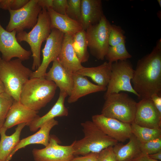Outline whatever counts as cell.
Masks as SVG:
<instances>
[{"instance_id":"6da1fadb","label":"cell","mask_w":161,"mask_h":161,"mask_svg":"<svg viewBox=\"0 0 161 161\" xmlns=\"http://www.w3.org/2000/svg\"><path fill=\"white\" fill-rule=\"evenodd\" d=\"M140 100L161 95V40L152 52L139 60L131 80Z\"/></svg>"},{"instance_id":"7a4b0ae2","label":"cell","mask_w":161,"mask_h":161,"mask_svg":"<svg viewBox=\"0 0 161 161\" xmlns=\"http://www.w3.org/2000/svg\"><path fill=\"white\" fill-rule=\"evenodd\" d=\"M57 88L54 82L44 77L30 78L23 86L19 102L32 110L38 111L53 99Z\"/></svg>"},{"instance_id":"3957f363","label":"cell","mask_w":161,"mask_h":161,"mask_svg":"<svg viewBox=\"0 0 161 161\" xmlns=\"http://www.w3.org/2000/svg\"><path fill=\"white\" fill-rule=\"evenodd\" d=\"M22 61L18 58L6 61L0 58V79L5 92L17 101H20L23 86L33 72L25 66Z\"/></svg>"},{"instance_id":"277c9868","label":"cell","mask_w":161,"mask_h":161,"mask_svg":"<svg viewBox=\"0 0 161 161\" xmlns=\"http://www.w3.org/2000/svg\"><path fill=\"white\" fill-rule=\"evenodd\" d=\"M84 134L83 137L73 142L75 156L84 155L91 153H98L109 146L118 143L106 134L92 121L81 123Z\"/></svg>"},{"instance_id":"5b68a950","label":"cell","mask_w":161,"mask_h":161,"mask_svg":"<svg viewBox=\"0 0 161 161\" xmlns=\"http://www.w3.org/2000/svg\"><path fill=\"white\" fill-rule=\"evenodd\" d=\"M51 29L47 10L42 9L38 15L36 24L30 32L22 31L17 32L16 38L18 42H26L30 47L33 58L32 67L33 70L37 69L41 64V45L49 35Z\"/></svg>"},{"instance_id":"8992f818","label":"cell","mask_w":161,"mask_h":161,"mask_svg":"<svg viewBox=\"0 0 161 161\" xmlns=\"http://www.w3.org/2000/svg\"><path fill=\"white\" fill-rule=\"evenodd\" d=\"M105 100L101 114L130 124L134 122L137 102L128 94L113 93Z\"/></svg>"},{"instance_id":"52a82bcc","label":"cell","mask_w":161,"mask_h":161,"mask_svg":"<svg viewBox=\"0 0 161 161\" xmlns=\"http://www.w3.org/2000/svg\"><path fill=\"white\" fill-rule=\"evenodd\" d=\"M112 25L103 15L98 23L85 30L88 47L91 54L98 60H103L107 53Z\"/></svg>"},{"instance_id":"ba28073f","label":"cell","mask_w":161,"mask_h":161,"mask_svg":"<svg viewBox=\"0 0 161 161\" xmlns=\"http://www.w3.org/2000/svg\"><path fill=\"white\" fill-rule=\"evenodd\" d=\"M134 72L132 64L127 60L113 63L110 78L104 96L105 99L112 93L121 91L132 93L138 97L131 84Z\"/></svg>"},{"instance_id":"9c48e42d","label":"cell","mask_w":161,"mask_h":161,"mask_svg":"<svg viewBox=\"0 0 161 161\" xmlns=\"http://www.w3.org/2000/svg\"><path fill=\"white\" fill-rule=\"evenodd\" d=\"M42 9L38 0H30L24 6L16 10H9L10 17L6 30L18 32L32 28L36 24Z\"/></svg>"},{"instance_id":"30bf717a","label":"cell","mask_w":161,"mask_h":161,"mask_svg":"<svg viewBox=\"0 0 161 161\" xmlns=\"http://www.w3.org/2000/svg\"><path fill=\"white\" fill-rule=\"evenodd\" d=\"M58 139L50 135L49 143L44 148H34L32 154L35 161H72L75 156L73 143L68 145L59 144Z\"/></svg>"},{"instance_id":"8fae6325","label":"cell","mask_w":161,"mask_h":161,"mask_svg":"<svg viewBox=\"0 0 161 161\" xmlns=\"http://www.w3.org/2000/svg\"><path fill=\"white\" fill-rule=\"evenodd\" d=\"M64 34L58 29L53 28L46 39L42 50L43 60L40 66L33 72L31 78L44 77L50 63L57 58L62 47Z\"/></svg>"},{"instance_id":"7c38bea8","label":"cell","mask_w":161,"mask_h":161,"mask_svg":"<svg viewBox=\"0 0 161 161\" xmlns=\"http://www.w3.org/2000/svg\"><path fill=\"white\" fill-rule=\"evenodd\" d=\"M92 121L106 134L118 142H125L132 134L131 124L102 114L92 116Z\"/></svg>"},{"instance_id":"4fadbf2b","label":"cell","mask_w":161,"mask_h":161,"mask_svg":"<svg viewBox=\"0 0 161 161\" xmlns=\"http://www.w3.org/2000/svg\"><path fill=\"white\" fill-rule=\"evenodd\" d=\"M16 33L15 30L7 31L0 22V52L2 58L5 61H10L14 57L24 61L29 59L31 54V51L25 49L19 44Z\"/></svg>"},{"instance_id":"5bb4252c","label":"cell","mask_w":161,"mask_h":161,"mask_svg":"<svg viewBox=\"0 0 161 161\" xmlns=\"http://www.w3.org/2000/svg\"><path fill=\"white\" fill-rule=\"evenodd\" d=\"M134 122L143 127L161 129V114L150 99L141 100L137 103Z\"/></svg>"},{"instance_id":"9a60e30c","label":"cell","mask_w":161,"mask_h":161,"mask_svg":"<svg viewBox=\"0 0 161 161\" xmlns=\"http://www.w3.org/2000/svg\"><path fill=\"white\" fill-rule=\"evenodd\" d=\"M38 111L32 110L25 106L19 101L14 100L11 106L3 126L7 129L15 125L26 123L30 124L39 117Z\"/></svg>"},{"instance_id":"2e32d148","label":"cell","mask_w":161,"mask_h":161,"mask_svg":"<svg viewBox=\"0 0 161 161\" xmlns=\"http://www.w3.org/2000/svg\"><path fill=\"white\" fill-rule=\"evenodd\" d=\"M73 73L65 69L57 59L53 62L44 78L54 82L60 89V92H65L69 96L73 85Z\"/></svg>"},{"instance_id":"e0dca14e","label":"cell","mask_w":161,"mask_h":161,"mask_svg":"<svg viewBox=\"0 0 161 161\" xmlns=\"http://www.w3.org/2000/svg\"><path fill=\"white\" fill-rule=\"evenodd\" d=\"M58 124V122L53 119L45 123L40 130L34 134L20 140L11 153L6 161H10L16 152L19 149L32 144H41L47 146L49 143L51 130Z\"/></svg>"},{"instance_id":"ac0fdd59","label":"cell","mask_w":161,"mask_h":161,"mask_svg":"<svg viewBox=\"0 0 161 161\" xmlns=\"http://www.w3.org/2000/svg\"><path fill=\"white\" fill-rule=\"evenodd\" d=\"M72 38V35L64 34L61 50L57 58L61 66L72 73L77 72L83 66L73 48Z\"/></svg>"},{"instance_id":"d6986e66","label":"cell","mask_w":161,"mask_h":161,"mask_svg":"<svg viewBox=\"0 0 161 161\" xmlns=\"http://www.w3.org/2000/svg\"><path fill=\"white\" fill-rule=\"evenodd\" d=\"M73 85L67 100L69 103L77 101L82 97L90 94L106 91L107 87L95 84L90 82L85 76L75 72L73 73Z\"/></svg>"},{"instance_id":"ffe728a7","label":"cell","mask_w":161,"mask_h":161,"mask_svg":"<svg viewBox=\"0 0 161 161\" xmlns=\"http://www.w3.org/2000/svg\"><path fill=\"white\" fill-rule=\"evenodd\" d=\"M81 6L80 23L85 30L98 23L104 15L100 0H81Z\"/></svg>"},{"instance_id":"44dd1931","label":"cell","mask_w":161,"mask_h":161,"mask_svg":"<svg viewBox=\"0 0 161 161\" xmlns=\"http://www.w3.org/2000/svg\"><path fill=\"white\" fill-rule=\"evenodd\" d=\"M68 96L64 92H60L58 98L51 109L42 117H39L33 121L29 125L30 131L35 132L47 122L56 117L67 116L68 110L64 105L65 99Z\"/></svg>"},{"instance_id":"7402d4cb","label":"cell","mask_w":161,"mask_h":161,"mask_svg":"<svg viewBox=\"0 0 161 161\" xmlns=\"http://www.w3.org/2000/svg\"><path fill=\"white\" fill-rule=\"evenodd\" d=\"M49 15L51 29L55 28L63 33L73 36L83 29L81 23L75 21L66 15H61L52 9L47 10Z\"/></svg>"},{"instance_id":"603a6c76","label":"cell","mask_w":161,"mask_h":161,"mask_svg":"<svg viewBox=\"0 0 161 161\" xmlns=\"http://www.w3.org/2000/svg\"><path fill=\"white\" fill-rule=\"evenodd\" d=\"M126 144L118 143L113 146L117 161H134L142 154L141 143L132 134Z\"/></svg>"},{"instance_id":"cb8c5ba5","label":"cell","mask_w":161,"mask_h":161,"mask_svg":"<svg viewBox=\"0 0 161 161\" xmlns=\"http://www.w3.org/2000/svg\"><path fill=\"white\" fill-rule=\"evenodd\" d=\"M112 65L105 62L96 67L83 66L76 72L90 78L99 86L107 87L110 78Z\"/></svg>"},{"instance_id":"d4e9b609","label":"cell","mask_w":161,"mask_h":161,"mask_svg":"<svg viewBox=\"0 0 161 161\" xmlns=\"http://www.w3.org/2000/svg\"><path fill=\"white\" fill-rule=\"evenodd\" d=\"M26 125V124L24 123L18 125L15 132L10 136L6 134L7 129L3 127L0 129V161H6L9 155L19 141L21 131Z\"/></svg>"},{"instance_id":"484cf974","label":"cell","mask_w":161,"mask_h":161,"mask_svg":"<svg viewBox=\"0 0 161 161\" xmlns=\"http://www.w3.org/2000/svg\"><path fill=\"white\" fill-rule=\"evenodd\" d=\"M72 45L77 57L81 63L87 61L89 54L87 50L88 45L85 30L82 29L73 36Z\"/></svg>"},{"instance_id":"4316f807","label":"cell","mask_w":161,"mask_h":161,"mask_svg":"<svg viewBox=\"0 0 161 161\" xmlns=\"http://www.w3.org/2000/svg\"><path fill=\"white\" fill-rule=\"evenodd\" d=\"M131 133L141 143L161 137V129H152L140 126L134 122L131 124Z\"/></svg>"},{"instance_id":"83f0119b","label":"cell","mask_w":161,"mask_h":161,"mask_svg":"<svg viewBox=\"0 0 161 161\" xmlns=\"http://www.w3.org/2000/svg\"><path fill=\"white\" fill-rule=\"evenodd\" d=\"M132 57L123 42L114 46H109L105 57L111 64L118 61L127 60Z\"/></svg>"},{"instance_id":"f1b7e54d","label":"cell","mask_w":161,"mask_h":161,"mask_svg":"<svg viewBox=\"0 0 161 161\" xmlns=\"http://www.w3.org/2000/svg\"><path fill=\"white\" fill-rule=\"evenodd\" d=\"M14 100L13 98L5 92L0 94V129L3 127Z\"/></svg>"},{"instance_id":"f546056e","label":"cell","mask_w":161,"mask_h":161,"mask_svg":"<svg viewBox=\"0 0 161 161\" xmlns=\"http://www.w3.org/2000/svg\"><path fill=\"white\" fill-rule=\"evenodd\" d=\"M66 15L72 19L80 23L81 0H67Z\"/></svg>"},{"instance_id":"4dcf8cb0","label":"cell","mask_w":161,"mask_h":161,"mask_svg":"<svg viewBox=\"0 0 161 161\" xmlns=\"http://www.w3.org/2000/svg\"><path fill=\"white\" fill-rule=\"evenodd\" d=\"M140 150L144 154L149 155L161 151V137L148 141L141 143Z\"/></svg>"},{"instance_id":"1f68e13d","label":"cell","mask_w":161,"mask_h":161,"mask_svg":"<svg viewBox=\"0 0 161 161\" xmlns=\"http://www.w3.org/2000/svg\"><path fill=\"white\" fill-rule=\"evenodd\" d=\"M125 38L124 32L121 27L112 25L109 38V46H114L125 42Z\"/></svg>"},{"instance_id":"d6a6232c","label":"cell","mask_w":161,"mask_h":161,"mask_svg":"<svg viewBox=\"0 0 161 161\" xmlns=\"http://www.w3.org/2000/svg\"><path fill=\"white\" fill-rule=\"evenodd\" d=\"M28 0H0V8L4 10H16L24 6Z\"/></svg>"},{"instance_id":"836d02e7","label":"cell","mask_w":161,"mask_h":161,"mask_svg":"<svg viewBox=\"0 0 161 161\" xmlns=\"http://www.w3.org/2000/svg\"><path fill=\"white\" fill-rule=\"evenodd\" d=\"M98 161H117L113 146L109 147L98 153Z\"/></svg>"},{"instance_id":"e575fe53","label":"cell","mask_w":161,"mask_h":161,"mask_svg":"<svg viewBox=\"0 0 161 161\" xmlns=\"http://www.w3.org/2000/svg\"><path fill=\"white\" fill-rule=\"evenodd\" d=\"M67 0H53L52 9L55 12L61 15H66Z\"/></svg>"},{"instance_id":"d590c367","label":"cell","mask_w":161,"mask_h":161,"mask_svg":"<svg viewBox=\"0 0 161 161\" xmlns=\"http://www.w3.org/2000/svg\"><path fill=\"white\" fill-rule=\"evenodd\" d=\"M98 153H91L81 156H75L72 161H98Z\"/></svg>"},{"instance_id":"8d00e7d4","label":"cell","mask_w":161,"mask_h":161,"mask_svg":"<svg viewBox=\"0 0 161 161\" xmlns=\"http://www.w3.org/2000/svg\"><path fill=\"white\" fill-rule=\"evenodd\" d=\"M150 99L152 101L158 112L161 114V95L154 94L151 96Z\"/></svg>"},{"instance_id":"74e56055","label":"cell","mask_w":161,"mask_h":161,"mask_svg":"<svg viewBox=\"0 0 161 161\" xmlns=\"http://www.w3.org/2000/svg\"><path fill=\"white\" fill-rule=\"evenodd\" d=\"M53 0H38L39 4L42 9H52Z\"/></svg>"},{"instance_id":"f35d334b","label":"cell","mask_w":161,"mask_h":161,"mask_svg":"<svg viewBox=\"0 0 161 161\" xmlns=\"http://www.w3.org/2000/svg\"><path fill=\"white\" fill-rule=\"evenodd\" d=\"M134 161H161L156 160L149 157L148 155L142 153Z\"/></svg>"},{"instance_id":"ab89813d","label":"cell","mask_w":161,"mask_h":161,"mask_svg":"<svg viewBox=\"0 0 161 161\" xmlns=\"http://www.w3.org/2000/svg\"><path fill=\"white\" fill-rule=\"evenodd\" d=\"M148 155L149 157L159 161L161 160V151Z\"/></svg>"},{"instance_id":"60d3db41","label":"cell","mask_w":161,"mask_h":161,"mask_svg":"<svg viewBox=\"0 0 161 161\" xmlns=\"http://www.w3.org/2000/svg\"><path fill=\"white\" fill-rule=\"evenodd\" d=\"M5 92V89L2 82L0 79V94Z\"/></svg>"},{"instance_id":"b9f144b4","label":"cell","mask_w":161,"mask_h":161,"mask_svg":"<svg viewBox=\"0 0 161 161\" xmlns=\"http://www.w3.org/2000/svg\"><path fill=\"white\" fill-rule=\"evenodd\" d=\"M157 2L158 3V4L161 7V0H157Z\"/></svg>"},{"instance_id":"7bdbcfd3","label":"cell","mask_w":161,"mask_h":161,"mask_svg":"<svg viewBox=\"0 0 161 161\" xmlns=\"http://www.w3.org/2000/svg\"></svg>"}]
</instances>
